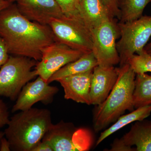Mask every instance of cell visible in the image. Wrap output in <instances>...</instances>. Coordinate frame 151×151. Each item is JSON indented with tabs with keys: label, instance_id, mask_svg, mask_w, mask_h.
I'll return each mask as SVG.
<instances>
[{
	"label": "cell",
	"instance_id": "obj_17",
	"mask_svg": "<svg viewBox=\"0 0 151 151\" xmlns=\"http://www.w3.org/2000/svg\"><path fill=\"white\" fill-rule=\"evenodd\" d=\"M151 113V106H146L135 109L127 115H122L111 127H108L101 133L96 142V146L100 145L106 138L128 124L147 119Z\"/></svg>",
	"mask_w": 151,
	"mask_h": 151
},
{
	"label": "cell",
	"instance_id": "obj_28",
	"mask_svg": "<svg viewBox=\"0 0 151 151\" xmlns=\"http://www.w3.org/2000/svg\"><path fill=\"white\" fill-rule=\"evenodd\" d=\"M11 4V2L5 1V0H0V12L6 8L8 7Z\"/></svg>",
	"mask_w": 151,
	"mask_h": 151
},
{
	"label": "cell",
	"instance_id": "obj_23",
	"mask_svg": "<svg viewBox=\"0 0 151 151\" xmlns=\"http://www.w3.org/2000/svg\"><path fill=\"white\" fill-rule=\"evenodd\" d=\"M108 151H136V148L127 145L121 138L116 139L111 145V148Z\"/></svg>",
	"mask_w": 151,
	"mask_h": 151
},
{
	"label": "cell",
	"instance_id": "obj_11",
	"mask_svg": "<svg viewBox=\"0 0 151 151\" xmlns=\"http://www.w3.org/2000/svg\"><path fill=\"white\" fill-rule=\"evenodd\" d=\"M25 17L41 24L48 25L52 19L64 15L55 0H15Z\"/></svg>",
	"mask_w": 151,
	"mask_h": 151
},
{
	"label": "cell",
	"instance_id": "obj_30",
	"mask_svg": "<svg viewBox=\"0 0 151 151\" xmlns=\"http://www.w3.org/2000/svg\"><path fill=\"white\" fill-rule=\"evenodd\" d=\"M4 132H0V143H1V140L2 139L3 137H4Z\"/></svg>",
	"mask_w": 151,
	"mask_h": 151
},
{
	"label": "cell",
	"instance_id": "obj_1",
	"mask_svg": "<svg viewBox=\"0 0 151 151\" xmlns=\"http://www.w3.org/2000/svg\"><path fill=\"white\" fill-rule=\"evenodd\" d=\"M0 37L9 54L40 61L47 47L55 42L48 25L27 18L16 5L11 4L0 12Z\"/></svg>",
	"mask_w": 151,
	"mask_h": 151
},
{
	"label": "cell",
	"instance_id": "obj_9",
	"mask_svg": "<svg viewBox=\"0 0 151 151\" xmlns=\"http://www.w3.org/2000/svg\"><path fill=\"white\" fill-rule=\"evenodd\" d=\"M84 53L64 44L55 42L44 50L41 59L36 65L35 70L38 76L47 83L52 76L58 70L78 59Z\"/></svg>",
	"mask_w": 151,
	"mask_h": 151
},
{
	"label": "cell",
	"instance_id": "obj_5",
	"mask_svg": "<svg viewBox=\"0 0 151 151\" xmlns=\"http://www.w3.org/2000/svg\"><path fill=\"white\" fill-rule=\"evenodd\" d=\"M120 39L117 48L120 56V66L126 64L133 55L144 50L151 36V16L140 18L125 23H118Z\"/></svg>",
	"mask_w": 151,
	"mask_h": 151
},
{
	"label": "cell",
	"instance_id": "obj_15",
	"mask_svg": "<svg viewBox=\"0 0 151 151\" xmlns=\"http://www.w3.org/2000/svg\"><path fill=\"white\" fill-rule=\"evenodd\" d=\"M121 139L127 145L135 146L136 151H151V121L135 122Z\"/></svg>",
	"mask_w": 151,
	"mask_h": 151
},
{
	"label": "cell",
	"instance_id": "obj_14",
	"mask_svg": "<svg viewBox=\"0 0 151 151\" xmlns=\"http://www.w3.org/2000/svg\"><path fill=\"white\" fill-rule=\"evenodd\" d=\"M79 13L91 32L106 19L112 17L102 0H80Z\"/></svg>",
	"mask_w": 151,
	"mask_h": 151
},
{
	"label": "cell",
	"instance_id": "obj_22",
	"mask_svg": "<svg viewBox=\"0 0 151 151\" xmlns=\"http://www.w3.org/2000/svg\"><path fill=\"white\" fill-rule=\"evenodd\" d=\"M112 17L120 19V12L119 8V0H102Z\"/></svg>",
	"mask_w": 151,
	"mask_h": 151
},
{
	"label": "cell",
	"instance_id": "obj_4",
	"mask_svg": "<svg viewBox=\"0 0 151 151\" xmlns=\"http://www.w3.org/2000/svg\"><path fill=\"white\" fill-rule=\"evenodd\" d=\"M37 61L26 57H9L0 70V96L17 99L23 87L38 76L35 69Z\"/></svg>",
	"mask_w": 151,
	"mask_h": 151
},
{
	"label": "cell",
	"instance_id": "obj_12",
	"mask_svg": "<svg viewBox=\"0 0 151 151\" xmlns=\"http://www.w3.org/2000/svg\"><path fill=\"white\" fill-rule=\"evenodd\" d=\"M119 76L118 68L97 65L92 73L89 100L90 105H99L104 102L113 89Z\"/></svg>",
	"mask_w": 151,
	"mask_h": 151
},
{
	"label": "cell",
	"instance_id": "obj_20",
	"mask_svg": "<svg viewBox=\"0 0 151 151\" xmlns=\"http://www.w3.org/2000/svg\"><path fill=\"white\" fill-rule=\"evenodd\" d=\"M128 63L136 74L151 73V55L145 50L139 54L133 55L127 60Z\"/></svg>",
	"mask_w": 151,
	"mask_h": 151
},
{
	"label": "cell",
	"instance_id": "obj_8",
	"mask_svg": "<svg viewBox=\"0 0 151 151\" xmlns=\"http://www.w3.org/2000/svg\"><path fill=\"white\" fill-rule=\"evenodd\" d=\"M42 141L49 143L53 151H85L90 148L92 137L87 130L61 121L51 125Z\"/></svg>",
	"mask_w": 151,
	"mask_h": 151
},
{
	"label": "cell",
	"instance_id": "obj_25",
	"mask_svg": "<svg viewBox=\"0 0 151 151\" xmlns=\"http://www.w3.org/2000/svg\"><path fill=\"white\" fill-rule=\"evenodd\" d=\"M9 52L5 44L2 39L0 37V67L2 66L8 59Z\"/></svg>",
	"mask_w": 151,
	"mask_h": 151
},
{
	"label": "cell",
	"instance_id": "obj_16",
	"mask_svg": "<svg viewBox=\"0 0 151 151\" xmlns=\"http://www.w3.org/2000/svg\"><path fill=\"white\" fill-rule=\"evenodd\" d=\"M98 65L97 60L92 51L84 53L78 59L61 68L49 79L47 83L57 81L69 76L84 73L92 70Z\"/></svg>",
	"mask_w": 151,
	"mask_h": 151
},
{
	"label": "cell",
	"instance_id": "obj_7",
	"mask_svg": "<svg viewBox=\"0 0 151 151\" xmlns=\"http://www.w3.org/2000/svg\"><path fill=\"white\" fill-rule=\"evenodd\" d=\"M92 51L98 65L114 66L120 63L116 41L120 37L118 24L110 17L102 22L91 31Z\"/></svg>",
	"mask_w": 151,
	"mask_h": 151
},
{
	"label": "cell",
	"instance_id": "obj_26",
	"mask_svg": "<svg viewBox=\"0 0 151 151\" xmlns=\"http://www.w3.org/2000/svg\"><path fill=\"white\" fill-rule=\"evenodd\" d=\"M32 151H53L51 146L46 141H42L36 146Z\"/></svg>",
	"mask_w": 151,
	"mask_h": 151
},
{
	"label": "cell",
	"instance_id": "obj_3",
	"mask_svg": "<svg viewBox=\"0 0 151 151\" xmlns=\"http://www.w3.org/2000/svg\"><path fill=\"white\" fill-rule=\"evenodd\" d=\"M119 76L113 89L105 101L96 105L93 111L95 132L107 129L127 111L134 110L133 94L136 73L128 63L118 68Z\"/></svg>",
	"mask_w": 151,
	"mask_h": 151
},
{
	"label": "cell",
	"instance_id": "obj_19",
	"mask_svg": "<svg viewBox=\"0 0 151 151\" xmlns=\"http://www.w3.org/2000/svg\"><path fill=\"white\" fill-rule=\"evenodd\" d=\"M150 2L151 0H119V23L132 22L139 18L142 16L146 6Z\"/></svg>",
	"mask_w": 151,
	"mask_h": 151
},
{
	"label": "cell",
	"instance_id": "obj_27",
	"mask_svg": "<svg viewBox=\"0 0 151 151\" xmlns=\"http://www.w3.org/2000/svg\"><path fill=\"white\" fill-rule=\"evenodd\" d=\"M10 145L8 140L4 137L1 139L0 143V151H11Z\"/></svg>",
	"mask_w": 151,
	"mask_h": 151
},
{
	"label": "cell",
	"instance_id": "obj_10",
	"mask_svg": "<svg viewBox=\"0 0 151 151\" xmlns=\"http://www.w3.org/2000/svg\"><path fill=\"white\" fill-rule=\"evenodd\" d=\"M58 90L57 87L50 86L38 76L35 81L28 82L23 87L12 108V112L28 110L39 102L45 105L49 104Z\"/></svg>",
	"mask_w": 151,
	"mask_h": 151
},
{
	"label": "cell",
	"instance_id": "obj_29",
	"mask_svg": "<svg viewBox=\"0 0 151 151\" xmlns=\"http://www.w3.org/2000/svg\"><path fill=\"white\" fill-rule=\"evenodd\" d=\"M145 51L148 53V54L151 55V42H150L147 45H146L144 48Z\"/></svg>",
	"mask_w": 151,
	"mask_h": 151
},
{
	"label": "cell",
	"instance_id": "obj_6",
	"mask_svg": "<svg viewBox=\"0 0 151 151\" xmlns=\"http://www.w3.org/2000/svg\"><path fill=\"white\" fill-rule=\"evenodd\" d=\"M48 25L52 31L55 41L84 53L92 51V34L81 17L63 16L53 19Z\"/></svg>",
	"mask_w": 151,
	"mask_h": 151
},
{
	"label": "cell",
	"instance_id": "obj_13",
	"mask_svg": "<svg viewBox=\"0 0 151 151\" xmlns=\"http://www.w3.org/2000/svg\"><path fill=\"white\" fill-rule=\"evenodd\" d=\"M93 70L66 76L57 81L63 88L64 98L90 105L89 93Z\"/></svg>",
	"mask_w": 151,
	"mask_h": 151
},
{
	"label": "cell",
	"instance_id": "obj_21",
	"mask_svg": "<svg viewBox=\"0 0 151 151\" xmlns=\"http://www.w3.org/2000/svg\"><path fill=\"white\" fill-rule=\"evenodd\" d=\"M62 11L67 17H80L79 5L80 0H55Z\"/></svg>",
	"mask_w": 151,
	"mask_h": 151
},
{
	"label": "cell",
	"instance_id": "obj_2",
	"mask_svg": "<svg viewBox=\"0 0 151 151\" xmlns=\"http://www.w3.org/2000/svg\"><path fill=\"white\" fill-rule=\"evenodd\" d=\"M20 111L9 119L4 136L11 150L32 151L52 124L51 112L33 108Z\"/></svg>",
	"mask_w": 151,
	"mask_h": 151
},
{
	"label": "cell",
	"instance_id": "obj_18",
	"mask_svg": "<svg viewBox=\"0 0 151 151\" xmlns=\"http://www.w3.org/2000/svg\"><path fill=\"white\" fill-rule=\"evenodd\" d=\"M133 101L135 109L151 106V75L136 74Z\"/></svg>",
	"mask_w": 151,
	"mask_h": 151
},
{
	"label": "cell",
	"instance_id": "obj_24",
	"mask_svg": "<svg viewBox=\"0 0 151 151\" xmlns=\"http://www.w3.org/2000/svg\"><path fill=\"white\" fill-rule=\"evenodd\" d=\"M9 119L7 107L3 100H0V128L7 125Z\"/></svg>",
	"mask_w": 151,
	"mask_h": 151
},
{
	"label": "cell",
	"instance_id": "obj_31",
	"mask_svg": "<svg viewBox=\"0 0 151 151\" xmlns=\"http://www.w3.org/2000/svg\"><path fill=\"white\" fill-rule=\"evenodd\" d=\"M5 1H7L10 2H12V1H15V0H5Z\"/></svg>",
	"mask_w": 151,
	"mask_h": 151
}]
</instances>
